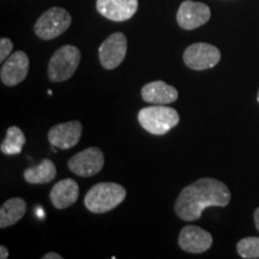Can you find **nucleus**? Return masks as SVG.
Here are the masks:
<instances>
[{
  "instance_id": "1",
  "label": "nucleus",
  "mask_w": 259,
  "mask_h": 259,
  "mask_svg": "<svg viewBox=\"0 0 259 259\" xmlns=\"http://www.w3.org/2000/svg\"><path fill=\"white\" fill-rule=\"evenodd\" d=\"M232 194L226 184L212 178H202L186 186L174 204L176 213L184 221L199 220L204 209L211 206H227Z\"/></svg>"
},
{
  "instance_id": "2",
  "label": "nucleus",
  "mask_w": 259,
  "mask_h": 259,
  "mask_svg": "<svg viewBox=\"0 0 259 259\" xmlns=\"http://www.w3.org/2000/svg\"><path fill=\"white\" fill-rule=\"evenodd\" d=\"M126 197V190L115 183H100L88 191L84 205L94 213H103L115 209Z\"/></svg>"
},
{
  "instance_id": "3",
  "label": "nucleus",
  "mask_w": 259,
  "mask_h": 259,
  "mask_svg": "<svg viewBox=\"0 0 259 259\" xmlns=\"http://www.w3.org/2000/svg\"><path fill=\"white\" fill-rule=\"evenodd\" d=\"M138 121L149 134L163 136L179 124L180 116L176 109L167 105H154L139 111Z\"/></svg>"
},
{
  "instance_id": "4",
  "label": "nucleus",
  "mask_w": 259,
  "mask_h": 259,
  "mask_svg": "<svg viewBox=\"0 0 259 259\" xmlns=\"http://www.w3.org/2000/svg\"><path fill=\"white\" fill-rule=\"evenodd\" d=\"M80 63V51L72 45L60 47L54 52L48 64V77L52 82L60 83L70 79Z\"/></svg>"
},
{
  "instance_id": "5",
  "label": "nucleus",
  "mask_w": 259,
  "mask_h": 259,
  "mask_svg": "<svg viewBox=\"0 0 259 259\" xmlns=\"http://www.w3.org/2000/svg\"><path fill=\"white\" fill-rule=\"evenodd\" d=\"M72 18L69 12L61 8H52L44 12L35 23L34 31L42 40L48 41L60 36L69 29Z\"/></svg>"
},
{
  "instance_id": "6",
  "label": "nucleus",
  "mask_w": 259,
  "mask_h": 259,
  "mask_svg": "<svg viewBox=\"0 0 259 259\" xmlns=\"http://www.w3.org/2000/svg\"><path fill=\"white\" fill-rule=\"evenodd\" d=\"M184 63L194 71L209 70L216 66L221 60V52L218 47L205 42H197L184 52Z\"/></svg>"
},
{
  "instance_id": "7",
  "label": "nucleus",
  "mask_w": 259,
  "mask_h": 259,
  "mask_svg": "<svg viewBox=\"0 0 259 259\" xmlns=\"http://www.w3.org/2000/svg\"><path fill=\"white\" fill-rule=\"evenodd\" d=\"M69 168L76 176L89 178L96 176L102 170L105 164V156L101 149L92 147L79 151L69 160Z\"/></svg>"
},
{
  "instance_id": "8",
  "label": "nucleus",
  "mask_w": 259,
  "mask_h": 259,
  "mask_svg": "<svg viewBox=\"0 0 259 259\" xmlns=\"http://www.w3.org/2000/svg\"><path fill=\"white\" fill-rule=\"evenodd\" d=\"M127 52V38L122 32H114L100 46V63L106 70H114L124 61Z\"/></svg>"
},
{
  "instance_id": "9",
  "label": "nucleus",
  "mask_w": 259,
  "mask_h": 259,
  "mask_svg": "<svg viewBox=\"0 0 259 259\" xmlns=\"http://www.w3.org/2000/svg\"><path fill=\"white\" fill-rule=\"evenodd\" d=\"M211 17V11L204 3L185 0L181 3L177 14V22L180 28L193 30L205 24Z\"/></svg>"
},
{
  "instance_id": "10",
  "label": "nucleus",
  "mask_w": 259,
  "mask_h": 259,
  "mask_svg": "<svg viewBox=\"0 0 259 259\" xmlns=\"http://www.w3.org/2000/svg\"><path fill=\"white\" fill-rule=\"evenodd\" d=\"M29 71V58L24 52L12 53L3 64L0 70L2 82L8 87H15L27 78Z\"/></svg>"
},
{
  "instance_id": "11",
  "label": "nucleus",
  "mask_w": 259,
  "mask_h": 259,
  "mask_svg": "<svg viewBox=\"0 0 259 259\" xmlns=\"http://www.w3.org/2000/svg\"><path fill=\"white\" fill-rule=\"evenodd\" d=\"M212 245V236L205 229L198 226H185L179 234V246L181 250L189 253H203Z\"/></svg>"
},
{
  "instance_id": "12",
  "label": "nucleus",
  "mask_w": 259,
  "mask_h": 259,
  "mask_svg": "<svg viewBox=\"0 0 259 259\" xmlns=\"http://www.w3.org/2000/svg\"><path fill=\"white\" fill-rule=\"evenodd\" d=\"M82 124L78 120L58 124L48 132V141L53 147L67 150L78 143L82 137Z\"/></svg>"
},
{
  "instance_id": "13",
  "label": "nucleus",
  "mask_w": 259,
  "mask_h": 259,
  "mask_svg": "<svg viewBox=\"0 0 259 259\" xmlns=\"http://www.w3.org/2000/svg\"><path fill=\"white\" fill-rule=\"evenodd\" d=\"M99 14L113 22H125L137 12L138 0H97Z\"/></svg>"
},
{
  "instance_id": "14",
  "label": "nucleus",
  "mask_w": 259,
  "mask_h": 259,
  "mask_svg": "<svg viewBox=\"0 0 259 259\" xmlns=\"http://www.w3.org/2000/svg\"><path fill=\"white\" fill-rule=\"evenodd\" d=\"M178 97H179L178 90L163 80L150 82L142 88V99L153 105H169L176 102Z\"/></svg>"
},
{
  "instance_id": "15",
  "label": "nucleus",
  "mask_w": 259,
  "mask_h": 259,
  "mask_svg": "<svg viewBox=\"0 0 259 259\" xmlns=\"http://www.w3.org/2000/svg\"><path fill=\"white\" fill-rule=\"evenodd\" d=\"M79 197V186L73 179H64L52 187L51 203L57 209H66L77 202Z\"/></svg>"
},
{
  "instance_id": "16",
  "label": "nucleus",
  "mask_w": 259,
  "mask_h": 259,
  "mask_svg": "<svg viewBox=\"0 0 259 259\" xmlns=\"http://www.w3.org/2000/svg\"><path fill=\"white\" fill-rule=\"evenodd\" d=\"M25 211H27V203L24 202V199L15 197L6 200L0 208V228L14 226L23 218Z\"/></svg>"
},
{
  "instance_id": "17",
  "label": "nucleus",
  "mask_w": 259,
  "mask_h": 259,
  "mask_svg": "<svg viewBox=\"0 0 259 259\" xmlns=\"http://www.w3.org/2000/svg\"><path fill=\"white\" fill-rule=\"evenodd\" d=\"M24 179L27 183L37 185V184H48L57 176V168L53 161L45 158L37 166L28 168L24 170Z\"/></svg>"
},
{
  "instance_id": "18",
  "label": "nucleus",
  "mask_w": 259,
  "mask_h": 259,
  "mask_svg": "<svg viewBox=\"0 0 259 259\" xmlns=\"http://www.w3.org/2000/svg\"><path fill=\"white\" fill-rule=\"evenodd\" d=\"M25 142V136L21 128L17 126H11L6 132V137L2 142L0 150L5 155H17L22 151Z\"/></svg>"
},
{
  "instance_id": "19",
  "label": "nucleus",
  "mask_w": 259,
  "mask_h": 259,
  "mask_svg": "<svg viewBox=\"0 0 259 259\" xmlns=\"http://www.w3.org/2000/svg\"><path fill=\"white\" fill-rule=\"evenodd\" d=\"M236 250L242 258L259 259V238L250 236V238L241 239L236 245Z\"/></svg>"
},
{
  "instance_id": "20",
  "label": "nucleus",
  "mask_w": 259,
  "mask_h": 259,
  "mask_svg": "<svg viewBox=\"0 0 259 259\" xmlns=\"http://www.w3.org/2000/svg\"><path fill=\"white\" fill-rule=\"evenodd\" d=\"M14 50V44L8 37H3L0 40V61L4 63L8 58L11 56V52Z\"/></svg>"
},
{
  "instance_id": "21",
  "label": "nucleus",
  "mask_w": 259,
  "mask_h": 259,
  "mask_svg": "<svg viewBox=\"0 0 259 259\" xmlns=\"http://www.w3.org/2000/svg\"><path fill=\"white\" fill-rule=\"evenodd\" d=\"M42 259H63V255L59 253H56V252H50V253L45 254Z\"/></svg>"
},
{
  "instance_id": "22",
  "label": "nucleus",
  "mask_w": 259,
  "mask_h": 259,
  "mask_svg": "<svg viewBox=\"0 0 259 259\" xmlns=\"http://www.w3.org/2000/svg\"><path fill=\"white\" fill-rule=\"evenodd\" d=\"M8 257H9V251H8V248H6L4 245H2V246H0V258H2V259H6Z\"/></svg>"
},
{
  "instance_id": "23",
  "label": "nucleus",
  "mask_w": 259,
  "mask_h": 259,
  "mask_svg": "<svg viewBox=\"0 0 259 259\" xmlns=\"http://www.w3.org/2000/svg\"><path fill=\"white\" fill-rule=\"evenodd\" d=\"M253 219H254L255 228H257V231L259 232V208L255 209V211L253 213Z\"/></svg>"
},
{
  "instance_id": "24",
  "label": "nucleus",
  "mask_w": 259,
  "mask_h": 259,
  "mask_svg": "<svg viewBox=\"0 0 259 259\" xmlns=\"http://www.w3.org/2000/svg\"><path fill=\"white\" fill-rule=\"evenodd\" d=\"M257 101H258V103H259V90H258V95H257Z\"/></svg>"
}]
</instances>
